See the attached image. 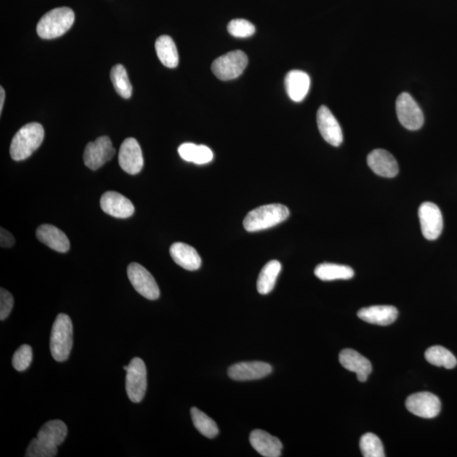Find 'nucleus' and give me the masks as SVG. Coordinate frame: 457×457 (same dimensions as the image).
I'll return each instance as SVG.
<instances>
[{
	"instance_id": "16",
	"label": "nucleus",
	"mask_w": 457,
	"mask_h": 457,
	"mask_svg": "<svg viewBox=\"0 0 457 457\" xmlns=\"http://www.w3.org/2000/svg\"><path fill=\"white\" fill-rule=\"evenodd\" d=\"M368 167L376 175L392 178L399 172L397 161L392 153L384 149H376L368 154Z\"/></svg>"
},
{
	"instance_id": "33",
	"label": "nucleus",
	"mask_w": 457,
	"mask_h": 457,
	"mask_svg": "<svg viewBox=\"0 0 457 457\" xmlns=\"http://www.w3.org/2000/svg\"><path fill=\"white\" fill-rule=\"evenodd\" d=\"M228 32L235 38H249L255 33L256 29L250 21L244 19L232 20L228 24Z\"/></svg>"
},
{
	"instance_id": "10",
	"label": "nucleus",
	"mask_w": 457,
	"mask_h": 457,
	"mask_svg": "<svg viewBox=\"0 0 457 457\" xmlns=\"http://www.w3.org/2000/svg\"><path fill=\"white\" fill-rule=\"evenodd\" d=\"M418 217L423 237L429 241L438 238L443 230V217L438 206L430 202H423L418 209Z\"/></svg>"
},
{
	"instance_id": "3",
	"label": "nucleus",
	"mask_w": 457,
	"mask_h": 457,
	"mask_svg": "<svg viewBox=\"0 0 457 457\" xmlns=\"http://www.w3.org/2000/svg\"><path fill=\"white\" fill-rule=\"evenodd\" d=\"M75 21V14L68 7L54 9L44 14L36 25V32L43 39H54L64 35Z\"/></svg>"
},
{
	"instance_id": "18",
	"label": "nucleus",
	"mask_w": 457,
	"mask_h": 457,
	"mask_svg": "<svg viewBox=\"0 0 457 457\" xmlns=\"http://www.w3.org/2000/svg\"><path fill=\"white\" fill-rule=\"evenodd\" d=\"M250 443L261 456L265 457L281 456L283 445L281 440L264 430L253 431L250 434Z\"/></svg>"
},
{
	"instance_id": "37",
	"label": "nucleus",
	"mask_w": 457,
	"mask_h": 457,
	"mask_svg": "<svg viewBox=\"0 0 457 457\" xmlns=\"http://www.w3.org/2000/svg\"><path fill=\"white\" fill-rule=\"evenodd\" d=\"M6 92L1 87H0V114H2L3 104H5Z\"/></svg>"
},
{
	"instance_id": "2",
	"label": "nucleus",
	"mask_w": 457,
	"mask_h": 457,
	"mask_svg": "<svg viewBox=\"0 0 457 457\" xmlns=\"http://www.w3.org/2000/svg\"><path fill=\"white\" fill-rule=\"evenodd\" d=\"M290 211L285 205L274 204L261 206L252 210L243 221V226L248 232L267 230L288 219Z\"/></svg>"
},
{
	"instance_id": "28",
	"label": "nucleus",
	"mask_w": 457,
	"mask_h": 457,
	"mask_svg": "<svg viewBox=\"0 0 457 457\" xmlns=\"http://www.w3.org/2000/svg\"><path fill=\"white\" fill-rule=\"evenodd\" d=\"M425 359L434 366L444 367L447 370L454 368L457 364L456 357L449 350L440 346H434L427 349Z\"/></svg>"
},
{
	"instance_id": "8",
	"label": "nucleus",
	"mask_w": 457,
	"mask_h": 457,
	"mask_svg": "<svg viewBox=\"0 0 457 457\" xmlns=\"http://www.w3.org/2000/svg\"><path fill=\"white\" fill-rule=\"evenodd\" d=\"M127 275L132 286L140 295L149 300H157L160 290L153 276L138 263H131L127 268Z\"/></svg>"
},
{
	"instance_id": "29",
	"label": "nucleus",
	"mask_w": 457,
	"mask_h": 457,
	"mask_svg": "<svg viewBox=\"0 0 457 457\" xmlns=\"http://www.w3.org/2000/svg\"><path fill=\"white\" fill-rule=\"evenodd\" d=\"M191 415L195 427H196L202 436L209 438H213L218 436V426L204 412L199 410L197 407H193L191 409Z\"/></svg>"
},
{
	"instance_id": "36",
	"label": "nucleus",
	"mask_w": 457,
	"mask_h": 457,
	"mask_svg": "<svg viewBox=\"0 0 457 457\" xmlns=\"http://www.w3.org/2000/svg\"><path fill=\"white\" fill-rule=\"evenodd\" d=\"M14 244V238L12 234L7 231L6 228L0 230V246L3 248H10Z\"/></svg>"
},
{
	"instance_id": "30",
	"label": "nucleus",
	"mask_w": 457,
	"mask_h": 457,
	"mask_svg": "<svg viewBox=\"0 0 457 457\" xmlns=\"http://www.w3.org/2000/svg\"><path fill=\"white\" fill-rule=\"evenodd\" d=\"M110 79L116 93L123 98H130L132 95V86L129 80L127 70L123 65H114L110 72Z\"/></svg>"
},
{
	"instance_id": "4",
	"label": "nucleus",
	"mask_w": 457,
	"mask_h": 457,
	"mask_svg": "<svg viewBox=\"0 0 457 457\" xmlns=\"http://www.w3.org/2000/svg\"><path fill=\"white\" fill-rule=\"evenodd\" d=\"M73 345V326L71 318L65 313L57 316L50 335V352L57 362H65L71 354Z\"/></svg>"
},
{
	"instance_id": "25",
	"label": "nucleus",
	"mask_w": 457,
	"mask_h": 457,
	"mask_svg": "<svg viewBox=\"0 0 457 457\" xmlns=\"http://www.w3.org/2000/svg\"><path fill=\"white\" fill-rule=\"evenodd\" d=\"M156 53L160 60L168 68H176L179 64V54L176 43L169 36H160L156 43Z\"/></svg>"
},
{
	"instance_id": "9",
	"label": "nucleus",
	"mask_w": 457,
	"mask_h": 457,
	"mask_svg": "<svg viewBox=\"0 0 457 457\" xmlns=\"http://www.w3.org/2000/svg\"><path fill=\"white\" fill-rule=\"evenodd\" d=\"M396 114L398 120L407 130H418L425 123V116L422 109L416 104L414 98L407 93H403L398 97Z\"/></svg>"
},
{
	"instance_id": "22",
	"label": "nucleus",
	"mask_w": 457,
	"mask_h": 457,
	"mask_svg": "<svg viewBox=\"0 0 457 457\" xmlns=\"http://www.w3.org/2000/svg\"><path fill=\"white\" fill-rule=\"evenodd\" d=\"M36 238L58 253H66L70 249V241L66 235L51 224H43L36 232Z\"/></svg>"
},
{
	"instance_id": "14",
	"label": "nucleus",
	"mask_w": 457,
	"mask_h": 457,
	"mask_svg": "<svg viewBox=\"0 0 457 457\" xmlns=\"http://www.w3.org/2000/svg\"><path fill=\"white\" fill-rule=\"evenodd\" d=\"M103 211L118 219H127L134 215V205L127 198L116 191H107L100 199Z\"/></svg>"
},
{
	"instance_id": "24",
	"label": "nucleus",
	"mask_w": 457,
	"mask_h": 457,
	"mask_svg": "<svg viewBox=\"0 0 457 457\" xmlns=\"http://www.w3.org/2000/svg\"><path fill=\"white\" fill-rule=\"evenodd\" d=\"M68 429L61 420H52L43 425L38 433V438L46 443L59 447L67 436Z\"/></svg>"
},
{
	"instance_id": "35",
	"label": "nucleus",
	"mask_w": 457,
	"mask_h": 457,
	"mask_svg": "<svg viewBox=\"0 0 457 457\" xmlns=\"http://www.w3.org/2000/svg\"><path fill=\"white\" fill-rule=\"evenodd\" d=\"M14 306V298L9 291L0 290V319L5 320L10 315Z\"/></svg>"
},
{
	"instance_id": "32",
	"label": "nucleus",
	"mask_w": 457,
	"mask_h": 457,
	"mask_svg": "<svg viewBox=\"0 0 457 457\" xmlns=\"http://www.w3.org/2000/svg\"><path fill=\"white\" fill-rule=\"evenodd\" d=\"M58 447L46 443L38 437L33 438L29 444L25 456L27 457H54L57 455Z\"/></svg>"
},
{
	"instance_id": "12",
	"label": "nucleus",
	"mask_w": 457,
	"mask_h": 457,
	"mask_svg": "<svg viewBox=\"0 0 457 457\" xmlns=\"http://www.w3.org/2000/svg\"><path fill=\"white\" fill-rule=\"evenodd\" d=\"M119 164L125 172L130 175H136L141 172L143 160L141 147L135 138L125 139L120 146Z\"/></svg>"
},
{
	"instance_id": "17",
	"label": "nucleus",
	"mask_w": 457,
	"mask_h": 457,
	"mask_svg": "<svg viewBox=\"0 0 457 457\" xmlns=\"http://www.w3.org/2000/svg\"><path fill=\"white\" fill-rule=\"evenodd\" d=\"M339 360L342 367L355 373L361 382L366 381L371 374L372 364L370 361L352 349L343 350Z\"/></svg>"
},
{
	"instance_id": "5",
	"label": "nucleus",
	"mask_w": 457,
	"mask_h": 457,
	"mask_svg": "<svg viewBox=\"0 0 457 457\" xmlns=\"http://www.w3.org/2000/svg\"><path fill=\"white\" fill-rule=\"evenodd\" d=\"M248 64V58L244 52L231 51L213 62L212 72L221 81L234 80L242 75Z\"/></svg>"
},
{
	"instance_id": "1",
	"label": "nucleus",
	"mask_w": 457,
	"mask_h": 457,
	"mask_svg": "<svg viewBox=\"0 0 457 457\" xmlns=\"http://www.w3.org/2000/svg\"><path fill=\"white\" fill-rule=\"evenodd\" d=\"M44 129L39 123L25 125L14 135L10 147L11 158L16 161L27 160L41 146Z\"/></svg>"
},
{
	"instance_id": "31",
	"label": "nucleus",
	"mask_w": 457,
	"mask_h": 457,
	"mask_svg": "<svg viewBox=\"0 0 457 457\" xmlns=\"http://www.w3.org/2000/svg\"><path fill=\"white\" fill-rule=\"evenodd\" d=\"M360 449L364 457H385L384 445L374 434L368 433L361 438Z\"/></svg>"
},
{
	"instance_id": "34",
	"label": "nucleus",
	"mask_w": 457,
	"mask_h": 457,
	"mask_svg": "<svg viewBox=\"0 0 457 457\" xmlns=\"http://www.w3.org/2000/svg\"><path fill=\"white\" fill-rule=\"evenodd\" d=\"M32 361V349L30 346L22 345L14 352L12 364L14 370L22 372L27 370Z\"/></svg>"
},
{
	"instance_id": "26",
	"label": "nucleus",
	"mask_w": 457,
	"mask_h": 457,
	"mask_svg": "<svg viewBox=\"0 0 457 457\" xmlns=\"http://www.w3.org/2000/svg\"><path fill=\"white\" fill-rule=\"evenodd\" d=\"M281 271V264L279 261L272 260L265 265L257 282V289L259 294L267 295L271 293Z\"/></svg>"
},
{
	"instance_id": "13",
	"label": "nucleus",
	"mask_w": 457,
	"mask_h": 457,
	"mask_svg": "<svg viewBox=\"0 0 457 457\" xmlns=\"http://www.w3.org/2000/svg\"><path fill=\"white\" fill-rule=\"evenodd\" d=\"M317 123L323 138L334 147H339L343 142V134L334 114L326 106L320 107L317 114Z\"/></svg>"
},
{
	"instance_id": "7",
	"label": "nucleus",
	"mask_w": 457,
	"mask_h": 457,
	"mask_svg": "<svg viewBox=\"0 0 457 457\" xmlns=\"http://www.w3.org/2000/svg\"><path fill=\"white\" fill-rule=\"evenodd\" d=\"M116 154L111 140L109 136H100L94 142L88 143L83 154L84 164L92 171H97Z\"/></svg>"
},
{
	"instance_id": "20",
	"label": "nucleus",
	"mask_w": 457,
	"mask_h": 457,
	"mask_svg": "<svg viewBox=\"0 0 457 457\" xmlns=\"http://www.w3.org/2000/svg\"><path fill=\"white\" fill-rule=\"evenodd\" d=\"M169 253L175 263L187 270H198L201 267V257L196 249L185 243H174L169 249Z\"/></svg>"
},
{
	"instance_id": "15",
	"label": "nucleus",
	"mask_w": 457,
	"mask_h": 457,
	"mask_svg": "<svg viewBox=\"0 0 457 457\" xmlns=\"http://www.w3.org/2000/svg\"><path fill=\"white\" fill-rule=\"evenodd\" d=\"M272 372L271 365L264 362H243L232 365L228 374L233 381H249L266 377Z\"/></svg>"
},
{
	"instance_id": "21",
	"label": "nucleus",
	"mask_w": 457,
	"mask_h": 457,
	"mask_svg": "<svg viewBox=\"0 0 457 457\" xmlns=\"http://www.w3.org/2000/svg\"><path fill=\"white\" fill-rule=\"evenodd\" d=\"M357 316L365 322L385 326L396 321L398 310L393 306H372L360 309Z\"/></svg>"
},
{
	"instance_id": "6",
	"label": "nucleus",
	"mask_w": 457,
	"mask_h": 457,
	"mask_svg": "<svg viewBox=\"0 0 457 457\" xmlns=\"http://www.w3.org/2000/svg\"><path fill=\"white\" fill-rule=\"evenodd\" d=\"M125 389L132 403H141L147 390V368L145 362L139 357L131 361L127 370Z\"/></svg>"
},
{
	"instance_id": "11",
	"label": "nucleus",
	"mask_w": 457,
	"mask_h": 457,
	"mask_svg": "<svg viewBox=\"0 0 457 457\" xmlns=\"http://www.w3.org/2000/svg\"><path fill=\"white\" fill-rule=\"evenodd\" d=\"M405 407L412 414L423 418H434L440 414L441 403L438 397L430 392L415 393L405 401Z\"/></svg>"
},
{
	"instance_id": "27",
	"label": "nucleus",
	"mask_w": 457,
	"mask_h": 457,
	"mask_svg": "<svg viewBox=\"0 0 457 457\" xmlns=\"http://www.w3.org/2000/svg\"><path fill=\"white\" fill-rule=\"evenodd\" d=\"M315 274L321 281H332L352 279L354 271L351 267L346 265L324 263L316 267Z\"/></svg>"
},
{
	"instance_id": "23",
	"label": "nucleus",
	"mask_w": 457,
	"mask_h": 457,
	"mask_svg": "<svg viewBox=\"0 0 457 457\" xmlns=\"http://www.w3.org/2000/svg\"><path fill=\"white\" fill-rule=\"evenodd\" d=\"M178 153L182 160L196 164H206L213 160V153L207 146L187 142L180 145Z\"/></svg>"
},
{
	"instance_id": "19",
	"label": "nucleus",
	"mask_w": 457,
	"mask_h": 457,
	"mask_svg": "<svg viewBox=\"0 0 457 457\" xmlns=\"http://www.w3.org/2000/svg\"><path fill=\"white\" fill-rule=\"evenodd\" d=\"M310 77L307 73L297 70L287 73L285 87L291 100L297 103L304 100L310 89Z\"/></svg>"
}]
</instances>
